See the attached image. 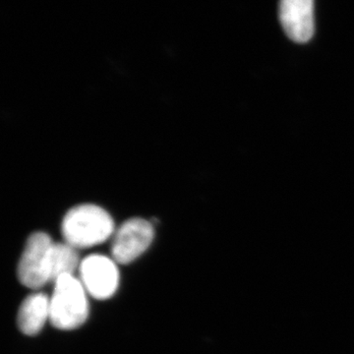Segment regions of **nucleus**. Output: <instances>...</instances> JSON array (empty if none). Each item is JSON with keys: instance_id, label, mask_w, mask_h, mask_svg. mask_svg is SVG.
<instances>
[{"instance_id": "nucleus-6", "label": "nucleus", "mask_w": 354, "mask_h": 354, "mask_svg": "<svg viewBox=\"0 0 354 354\" xmlns=\"http://www.w3.org/2000/svg\"><path fill=\"white\" fill-rule=\"evenodd\" d=\"M279 18L291 41L307 43L314 35V0H279Z\"/></svg>"}, {"instance_id": "nucleus-4", "label": "nucleus", "mask_w": 354, "mask_h": 354, "mask_svg": "<svg viewBox=\"0 0 354 354\" xmlns=\"http://www.w3.org/2000/svg\"><path fill=\"white\" fill-rule=\"evenodd\" d=\"M155 230L150 221L144 218H130L114 232L111 255L120 264L133 262L152 244Z\"/></svg>"}, {"instance_id": "nucleus-2", "label": "nucleus", "mask_w": 354, "mask_h": 354, "mask_svg": "<svg viewBox=\"0 0 354 354\" xmlns=\"http://www.w3.org/2000/svg\"><path fill=\"white\" fill-rule=\"evenodd\" d=\"M88 316L87 290L80 279L71 274L55 281L50 298V321L58 330H75Z\"/></svg>"}, {"instance_id": "nucleus-7", "label": "nucleus", "mask_w": 354, "mask_h": 354, "mask_svg": "<svg viewBox=\"0 0 354 354\" xmlns=\"http://www.w3.org/2000/svg\"><path fill=\"white\" fill-rule=\"evenodd\" d=\"M50 320V298L41 292L26 297L18 311V327L23 334L35 335L43 330Z\"/></svg>"}, {"instance_id": "nucleus-5", "label": "nucleus", "mask_w": 354, "mask_h": 354, "mask_svg": "<svg viewBox=\"0 0 354 354\" xmlns=\"http://www.w3.org/2000/svg\"><path fill=\"white\" fill-rule=\"evenodd\" d=\"M79 271L86 290L97 299H108L118 290L120 272L115 261L106 256H88L81 262Z\"/></svg>"}, {"instance_id": "nucleus-1", "label": "nucleus", "mask_w": 354, "mask_h": 354, "mask_svg": "<svg viewBox=\"0 0 354 354\" xmlns=\"http://www.w3.org/2000/svg\"><path fill=\"white\" fill-rule=\"evenodd\" d=\"M62 232L65 243L76 249L88 248L114 234V221L106 209L97 205H79L64 216Z\"/></svg>"}, {"instance_id": "nucleus-3", "label": "nucleus", "mask_w": 354, "mask_h": 354, "mask_svg": "<svg viewBox=\"0 0 354 354\" xmlns=\"http://www.w3.org/2000/svg\"><path fill=\"white\" fill-rule=\"evenodd\" d=\"M53 244L50 235L44 232L30 235L18 265V278L23 286L39 290L53 281Z\"/></svg>"}, {"instance_id": "nucleus-8", "label": "nucleus", "mask_w": 354, "mask_h": 354, "mask_svg": "<svg viewBox=\"0 0 354 354\" xmlns=\"http://www.w3.org/2000/svg\"><path fill=\"white\" fill-rule=\"evenodd\" d=\"M80 258L76 248L65 242L53 244L51 258L53 283L60 277L67 274L74 276L76 270L80 269Z\"/></svg>"}]
</instances>
